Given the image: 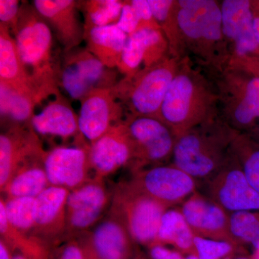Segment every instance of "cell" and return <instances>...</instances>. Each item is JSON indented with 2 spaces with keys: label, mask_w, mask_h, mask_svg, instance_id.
Masks as SVG:
<instances>
[{
  "label": "cell",
  "mask_w": 259,
  "mask_h": 259,
  "mask_svg": "<svg viewBox=\"0 0 259 259\" xmlns=\"http://www.w3.org/2000/svg\"><path fill=\"white\" fill-rule=\"evenodd\" d=\"M13 34L40 102L50 95H59L57 69L52 59L54 34L32 3L21 4Z\"/></svg>",
  "instance_id": "cell-1"
},
{
  "label": "cell",
  "mask_w": 259,
  "mask_h": 259,
  "mask_svg": "<svg viewBox=\"0 0 259 259\" xmlns=\"http://www.w3.org/2000/svg\"><path fill=\"white\" fill-rule=\"evenodd\" d=\"M236 137L232 130L204 122L177 138L174 165L194 180L207 182L231 158Z\"/></svg>",
  "instance_id": "cell-2"
},
{
  "label": "cell",
  "mask_w": 259,
  "mask_h": 259,
  "mask_svg": "<svg viewBox=\"0 0 259 259\" xmlns=\"http://www.w3.org/2000/svg\"><path fill=\"white\" fill-rule=\"evenodd\" d=\"M109 212L120 219L138 245H156L163 214L169 209L146 195L128 181L120 182L112 192Z\"/></svg>",
  "instance_id": "cell-3"
},
{
  "label": "cell",
  "mask_w": 259,
  "mask_h": 259,
  "mask_svg": "<svg viewBox=\"0 0 259 259\" xmlns=\"http://www.w3.org/2000/svg\"><path fill=\"white\" fill-rule=\"evenodd\" d=\"M127 84L122 81L112 90L118 101L125 102L135 116L157 117L168 88L175 77L171 66L159 63L149 66Z\"/></svg>",
  "instance_id": "cell-4"
},
{
  "label": "cell",
  "mask_w": 259,
  "mask_h": 259,
  "mask_svg": "<svg viewBox=\"0 0 259 259\" xmlns=\"http://www.w3.org/2000/svg\"><path fill=\"white\" fill-rule=\"evenodd\" d=\"M123 123L134 151L132 172L154 166L173 154L176 136L157 117L135 116Z\"/></svg>",
  "instance_id": "cell-5"
},
{
  "label": "cell",
  "mask_w": 259,
  "mask_h": 259,
  "mask_svg": "<svg viewBox=\"0 0 259 259\" xmlns=\"http://www.w3.org/2000/svg\"><path fill=\"white\" fill-rule=\"evenodd\" d=\"M128 182L168 208L182 204L197 191V181L174 164L132 172Z\"/></svg>",
  "instance_id": "cell-6"
},
{
  "label": "cell",
  "mask_w": 259,
  "mask_h": 259,
  "mask_svg": "<svg viewBox=\"0 0 259 259\" xmlns=\"http://www.w3.org/2000/svg\"><path fill=\"white\" fill-rule=\"evenodd\" d=\"M202 93L189 75H177L172 80L158 113L176 137L204 122L199 113Z\"/></svg>",
  "instance_id": "cell-7"
},
{
  "label": "cell",
  "mask_w": 259,
  "mask_h": 259,
  "mask_svg": "<svg viewBox=\"0 0 259 259\" xmlns=\"http://www.w3.org/2000/svg\"><path fill=\"white\" fill-rule=\"evenodd\" d=\"M112 194L104 180L96 177L70 191L66 204L65 239L92 231L110 206Z\"/></svg>",
  "instance_id": "cell-8"
},
{
  "label": "cell",
  "mask_w": 259,
  "mask_h": 259,
  "mask_svg": "<svg viewBox=\"0 0 259 259\" xmlns=\"http://www.w3.org/2000/svg\"><path fill=\"white\" fill-rule=\"evenodd\" d=\"M207 195L229 213L259 210V192L250 185L234 154L207 181Z\"/></svg>",
  "instance_id": "cell-9"
},
{
  "label": "cell",
  "mask_w": 259,
  "mask_h": 259,
  "mask_svg": "<svg viewBox=\"0 0 259 259\" xmlns=\"http://www.w3.org/2000/svg\"><path fill=\"white\" fill-rule=\"evenodd\" d=\"M90 145L58 146L46 152L44 164L51 186L72 191L91 180Z\"/></svg>",
  "instance_id": "cell-10"
},
{
  "label": "cell",
  "mask_w": 259,
  "mask_h": 259,
  "mask_svg": "<svg viewBox=\"0 0 259 259\" xmlns=\"http://www.w3.org/2000/svg\"><path fill=\"white\" fill-rule=\"evenodd\" d=\"M180 209L195 236L241 245L232 234L230 213L207 194L197 191Z\"/></svg>",
  "instance_id": "cell-11"
},
{
  "label": "cell",
  "mask_w": 259,
  "mask_h": 259,
  "mask_svg": "<svg viewBox=\"0 0 259 259\" xmlns=\"http://www.w3.org/2000/svg\"><path fill=\"white\" fill-rule=\"evenodd\" d=\"M112 88L94 89L80 101L79 132L90 145L121 122L122 107Z\"/></svg>",
  "instance_id": "cell-12"
},
{
  "label": "cell",
  "mask_w": 259,
  "mask_h": 259,
  "mask_svg": "<svg viewBox=\"0 0 259 259\" xmlns=\"http://www.w3.org/2000/svg\"><path fill=\"white\" fill-rule=\"evenodd\" d=\"M70 191L50 186L35 198L32 236L52 248L66 238V204Z\"/></svg>",
  "instance_id": "cell-13"
},
{
  "label": "cell",
  "mask_w": 259,
  "mask_h": 259,
  "mask_svg": "<svg viewBox=\"0 0 259 259\" xmlns=\"http://www.w3.org/2000/svg\"><path fill=\"white\" fill-rule=\"evenodd\" d=\"M90 157L94 177L101 180L131 164L134 151L123 122L90 145Z\"/></svg>",
  "instance_id": "cell-14"
},
{
  "label": "cell",
  "mask_w": 259,
  "mask_h": 259,
  "mask_svg": "<svg viewBox=\"0 0 259 259\" xmlns=\"http://www.w3.org/2000/svg\"><path fill=\"white\" fill-rule=\"evenodd\" d=\"M32 5L66 52L79 47L84 37V26L79 18V2L35 0Z\"/></svg>",
  "instance_id": "cell-15"
},
{
  "label": "cell",
  "mask_w": 259,
  "mask_h": 259,
  "mask_svg": "<svg viewBox=\"0 0 259 259\" xmlns=\"http://www.w3.org/2000/svg\"><path fill=\"white\" fill-rule=\"evenodd\" d=\"M177 23L193 40L217 41L223 33L221 8L212 0H181Z\"/></svg>",
  "instance_id": "cell-16"
},
{
  "label": "cell",
  "mask_w": 259,
  "mask_h": 259,
  "mask_svg": "<svg viewBox=\"0 0 259 259\" xmlns=\"http://www.w3.org/2000/svg\"><path fill=\"white\" fill-rule=\"evenodd\" d=\"M45 153L38 136L30 127L14 125L0 136V190L6 187L18 167Z\"/></svg>",
  "instance_id": "cell-17"
},
{
  "label": "cell",
  "mask_w": 259,
  "mask_h": 259,
  "mask_svg": "<svg viewBox=\"0 0 259 259\" xmlns=\"http://www.w3.org/2000/svg\"><path fill=\"white\" fill-rule=\"evenodd\" d=\"M89 241L102 259H135L138 245L120 219L108 212L88 232Z\"/></svg>",
  "instance_id": "cell-18"
},
{
  "label": "cell",
  "mask_w": 259,
  "mask_h": 259,
  "mask_svg": "<svg viewBox=\"0 0 259 259\" xmlns=\"http://www.w3.org/2000/svg\"><path fill=\"white\" fill-rule=\"evenodd\" d=\"M223 33L234 41L237 53L245 55L258 48L249 1L225 0L221 7Z\"/></svg>",
  "instance_id": "cell-19"
},
{
  "label": "cell",
  "mask_w": 259,
  "mask_h": 259,
  "mask_svg": "<svg viewBox=\"0 0 259 259\" xmlns=\"http://www.w3.org/2000/svg\"><path fill=\"white\" fill-rule=\"evenodd\" d=\"M30 124L35 134L42 136L69 139L81 136L78 115L60 94L39 113L32 116Z\"/></svg>",
  "instance_id": "cell-20"
},
{
  "label": "cell",
  "mask_w": 259,
  "mask_h": 259,
  "mask_svg": "<svg viewBox=\"0 0 259 259\" xmlns=\"http://www.w3.org/2000/svg\"><path fill=\"white\" fill-rule=\"evenodd\" d=\"M162 42L161 32L158 29L143 28L129 35L122 51L118 69L127 76L146 61L148 67L155 64L160 54Z\"/></svg>",
  "instance_id": "cell-21"
},
{
  "label": "cell",
  "mask_w": 259,
  "mask_h": 259,
  "mask_svg": "<svg viewBox=\"0 0 259 259\" xmlns=\"http://www.w3.org/2000/svg\"><path fill=\"white\" fill-rule=\"evenodd\" d=\"M128 35L115 25L84 28L87 49L107 69L117 67Z\"/></svg>",
  "instance_id": "cell-22"
},
{
  "label": "cell",
  "mask_w": 259,
  "mask_h": 259,
  "mask_svg": "<svg viewBox=\"0 0 259 259\" xmlns=\"http://www.w3.org/2000/svg\"><path fill=\"white\" fill-rule=\"evenodd\" d=\"M0 83L32 92L37 97L30 76L20 58L15 37L10 29L2 24H0Z\"/></svg>",
  "instance_id": "cell-23"
},
{
  "label": "cell",
  "mask_w": 259,
  "mask_h": 259,
  "mask_svg": "<svg viewBox=\"0 0 259 259\" xmlns=\"http://www.w3.org/2000/svg\"><path fill=\"white\" fill-rule=\"evenodd\" d=\"M44 154L30 158L18 167L2 193L6 197L36 198L50 187L44 164Z\"/></svg>",
  "instance_id": "cell-24"
},
{
  "label": "cell",
  "mask_w": 259,
  "mask_h": 259,
  "mask_svg": "<svg viewBox=\"0 0 259 259\" xmlns=\"http://www.w3.org/2000/svg\"><path fill=\"white\" fill-rule=\"evenodd\" d=\"M194 238L180 207L167 209L160 223L156 245H171L184 255H196Z\"/></svg>",
  "instance_id": "cell-25"
},
{
  "label": "cell",
  "mask_w": 259,
  "mask_h": 259,
  "mask_svg": "<svg viewBox=\"0 0 259 259\" xmlns=\"http://www.w3.org/2000/svg\"><path fill=\"white\" fill-rule=\"evenodd\" d=\"M39 100L33 93L0 83V110L2 117L15 125L29 121L34 115L33 110Z\"/></svg>",
  "instance_id": "cell-26"
},
{
  "label": "cell",
  "mask_w": 259,
  "mask_h": 259,
  "mask_svg": "<svg viewBox=\"0 0 259 259\" xmlns=\"http://www.w3.org/2000/svg\"><path fill=\"white\" fill-rule=\"evenodd\" d=\"M67 53L66 59L74 65L78 74L91 90L115 86L110 83L112 79L107 78L105 74L107 68L88 49L78 50L76 48Z\"/></svg>",
  "instance_id": "cell-27"
},
{
  "label": "cell",
  "mask_w": 259,
  "mask_h": 259,
  "mask_svg": "<svg viewBox=\"0 0 259 259\" xmlns=\"http://www.w3.org/2000/svg\"><path fill=\"white\" fill-rule=\"evenodd\" d=\"M123 2L117 0L79 1L84 17L83 26L102 27L115 25L120 18Z\"/></svg>",
  "instance_id": "cell-28"
},
{
  "label": "cell",
  "mask_w": 259,
  "mask_h": 259,
  "mask_svg": "<svg viewBox=\"0 0 259 259\" xmlns=\"http://www.w3.org/2000/svg\"><path fill=\"white\" fill-rule=\"evenodd\" d=\"M3 200L10 224L20 233L32 236L35 228V198L6 197Z\"/></svg>",
  "instance_id": "cell-29"
},
{
  "label": "cell",
  "mask_w": 259,
  "mask_h": 259,
  "mask_svg": "<svg viewBox=\"0 0 259 259\" xmlns=\"http://www.w3.org/2000/svg\"><path fill=\"white\" fill-rule=\"evenodd\" d=\"M231 230L233 238L241 245L259 243V214L255 212L230 213Z\"/></svg>",
  "instance_id": "cell-30"
},
{
  "label": "cell",
  "mask_w": 259,
  "mask_h": 259,
  "mask_svg": "<svg viewBox=\"0 0 259 259\" xmlns=\"http://www.w3.org/2000/svg\"><path fill=\"white\" fill-rule=\"evenodd\" d=\"M235 123L248 125L259 117V78L250 80L244 95L237 104L233 111Z\"/></svg>",
  "instance_id": "cell-31"
},
{
  "label": "cell",
  "mask_w": 259,
  "mask_h": 259,
  "mask_svg": "<svg viewBox=\"0 0 259 259\" xmlns=\"http://www.w3.org/2000/svg\"><path fill=\"white\" fill-rule=\"evenodd\" d=\"M194 248L198 259H226L244 250L243 245L198 236L194 238Z\"/></svg>",
  "instance_id": "cell-32"
},
{
  "label": "cell",
  "mask_w": 259,
  "mask_h": 259,
  "mask_svg": "<svg viewBox=\"0 0 259 259\" xmlns=\"http://www.w3.org/2000/svg\"><path fill=\"white\" fill-rule=\"evenodd\" d=\"M233 153L250 185L259 192V149L245 151L233 143Z\"/></svg>",
  "instance_id": "cell-33"
},
{
  "label": "cell",
  "mask_w": 259,
  "mask_h": 259,
  "mask_svg": "<svg viewBox=\"0 0 259 259\" xmlns=\"http://www.w3.org/2000/svg\"><path fill=\"white\" fill-rule=\"evenodd\" d=\"M47 259H83L82 244L78 237L66 238L51 248Z\"/></svg>",
  "instance_id": "cell-34"
},
{
  "label": "cell",
  "mask_w": 259,
  "mask_h": 259,
  "mask_svg": "<svg viewBox=\"0 0 259 259\" xmlns=\"http://www.w3.org/2000/svg\"><path fill=\"white\" fill-rule=\"evenodd\" d=\"M116 25L127 35L142 29V23L130 2H123L122 12Z\"/></svg>",
  "instance_id": "cell-35"
},
{
  "label": "cell",
  "mask_w": 259,
  "mask_h": 259,
  "mask_svg": "<svg viewBox=\"0 0 259 259\" xmlns=\"http://www.w3.org/2000/svg\"><path fill=\"white\" fill-rule=\"evenodd\" d=\"M185 255L166 245H154L144 248L138 245L135 259H184Z\"/></svg>",
  "instance_id": "cell-36"
},
{
  "label": "cell",
  "mask_w": 259,
  "mask_h": 259,
  "mask_svg": "<svg viewBox=\"0 0 259 259\" xmlns=\"http://www.w3.org/2000/svg\"><path fill=\"white\" fill-rule=\"evenodd\" d=\"M20 2L18 0H0V24L15 31L20 12Z\"/></svg>",
  "instance_id": "cell-37"
},
{
  "label": "cell",
  "mask_w": 259,
  "mask_h": 259,
  "mask_svg": "<svg viewBox=\"0 0 259 259\" xmlns=\"http://www.w3.org/2000/svg\"><path fill=\"white\" fill-rule=\"evenodd\" d=\"M130 3L141 19L143 28L157 29L153 25L155 20L153 18L148 0H133L130 2Z\"/></svg>",
  "instance_id": "cell-38"
},
{
  "label": "cell",
  "mask_w": 259,
  "mask_h": 259,
  "mask_svg": "<svg viewBox=\"0 0 259 259\" xmlns=\"http://www.w3.org/2000/svg\"><path fill=\"white\" fill-rule=\"evenodd\" d=\"M153 18L158 23H163L168 18L174 4L170 0H148Z\"/></svg>",
  "instance_id": "cell-39"
},
{
  "label": "cell",
  "mask_w": 259,
  "mask_h": 259,
  "mask_svg": "<svg viewBox=\"0 0 259 259\" xmlns=\"http://www.w3.org/2000/svg\"><path fill=\"white\" fill-rule=\"evenodd\" d=\"M82 244L83 249V259H102L94 250L91 243L89 241L87 233L77 236Z\"/></svg>",
  "instance_id": "cell-40"
},
{
  "label": "cell",
  "mask_w": 259,
  "mask_h": 259,
  "mask_svg": "<svg viewBox=\"0 0 259 259\" xmlns=\"http://www.w3.org/2000/svg\"><path fill=\"white\" fill-rule=\"evenodd\" d=\"M13 250L4 240L0 238V259H13Z\"/></svg>",
  "instance_id": "cell-41"
},
{
  "label": "cell",
  "mask_w": 259,
  "mask_h": 259,
  "mask_svg": "<svg viewBox=\"0 0 259 259\" xmlns=\"http://www.w3.org/2000/svg\"><path fill=\"white\" fill-rule=\"evenodd\" d=\"M226 259H253V258L247 255L244 249L231 255V256L228 257Z\"/></svg>",
  "instance_id": "cell-42"
},
{
  "label": "cell",
  "mask_w": 259,
  "mask_h": 259,
  "mask_svg": "<svg viewBox=\"0 0 259 259\" xmlns=\"http://www.w3.org/2000/svg\"><path fill=\"white\" fill-rule=\"evenodd\" d=\"M253 32H254L255 40L259 46V17L253 19Z\"/></svg>",
  "instance_id": "cell-43"
},
{
  "label": "cell",
  "mask_w": 259,
  "mask_h": 259,
  "mask_svg": "<svg viewBox=\"0 0 259 259\" xmlns=\"http://www.w3.org/2000/svg\"><path fill=\"white\" fill-rule=\"evenodd\" d=\"M13 259H32L18 250H13Z\"/></svg>",
  "instance_id": "cell-44"
},
{
  "label": "cell",
  "mask_w": 259,
  "mask_h": 259,
  "mask_svg": "<svg viewBox=\"0 0 259 259\" xmlns=\"http://www.w3.org/2000/svg\"><path fill=\"white\" fill-rule=\"evenodd\" d=\"M254 253H253V259H259V243L254 247Z\"/></svg>",
  "instance_id": "cell-45"
},
{
  "label": "cell",
  "mask_w": 259,
  "mask_h": 259,
  "mask_svg": "<svg viewBox=\"0 0 259 259\" xmlns=\"http://www.w3.org/2000/svg\"><path fill=\"white\" fill-rule=\"evenodd\" d=\"M184 259H198V258H197V255L195 254H190L185 255Z\"/></svg>",
  "instance_id": "cell-46"
}]
</instances>
